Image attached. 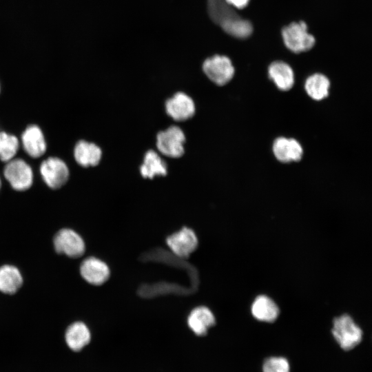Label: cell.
Returning a JSON list of instances; mask_svg holds the SVG:
<instances>
[{"mask_svg":"<svg viewBox=\"0 0 372 372\" xmlns=\"http://www.w3.org/2000/svg\"><path fill=\"white\" fill-rule=\"evenodd\" d=\"M290 161H299L301 160L303 149L300 143L294 138H289Z\"/></svg>","mask_w":372,"mask_h":372,"instance_id":"24","label":"cell"},{"mask_svg":"<svg viewBox=\"0 0 372 372\" xmlns=\"http://www.w3.org/2000/svg\"><path fill=\"white\" fill-rule=\"evenodd\" d=\"M186 137L183 130L178 126L172 125L156 135V148L163 155L178 158L185 154Z\"/></svg>","mask_w":372,"mask_h":372,"instance_id":"3","label":"cell"},{"mask_svg":"<svg viewBox=\"0 0 372 372\" xmlns=\"http://www.w3.org/2000/svg\"><path fill=\"white\" fill-rule=\"evenodd\" d=\"M23 283L19 270L12 265H3L0 267V291L8 294L17 291Z\"/></svg>","mask_w":372,"mask_h":372,"instance_id":"18","label":"cell"},{"mask_svg":"<svg viewBox=\"0 0 372 372\" xmlns=\"http://www.w3.org/2000/svg\"><path fill=\"white\" fill-rule=\"evenodd\" d=\"M2 185V178L0 177V189Z\"/></svg>","mask_w":372,"mask_h":372,"instance_id":"26","label":"cell"},{"mask_svg":"<svg viewBox=\"0 0 372 372\" xmlns=\"http://www.w3.org/2000/svg\"><path fill=\"white\" fill-rule=\"evenodd\" d=\"M329 87L330 82L328 78L318 73L309 76L304 84L307 94L316 101H320L326 98L329 94Z\"/></svg>","mask_w":372,"mask_h":372,"instance_id":"19","label":"cell"},{"mask_svg":"<svg viewBox=\"0 0 372 372\" xmlns=\"http://www.w3.org/2000/svg\"><path fill=\"white\" fill-rule=\"evenodd\" d=\"M21 147L32 158H40L46 152L47 143L41 128L37 125H28L20 137Z\"/></svg>","mask_w":372,"mask_h":372,"instance_id":"9","label":"cell"},{"mask_svg":"<svg viewBox=\"0 0 372 372\" xmlns=\"http://www.w3.org/2000/svg\"><path fill=\"white\" fill-rule=\"evenodd\" d=\"M307 29L303 21L292 23L284 28L282 35L287 48L296 53L310 50L315 43V39Z\"/></svg>","mask_w":372,"mask_h":372,"instance_id":"6","label":"cell"},{"mask_svg":"<svg viewBox=\"0 0 372 372\" xmlns=\"http://www.w3.org/2000/svg\"><path fill=\"white\" fill-rule=\"evenodd\" d=\"M165 109L167 114L176 121H185L196 113V105L192 98L183 92L175 93L166 100Z\"/></svg>","mask_w":372,"mask_h":372,"instance_id":"7","label":"cell"},{"mask_svg":"<svg viewBox=\"0 0 372 372\" xmlns=\"http://www.w3.org/2000/svg\"><path fill=\"white\" fill-rule=\"evenodd\" d=\"M80 272L85 281L94 285L103 284L110 276L107 265L94 257L87 258L82 262Z\"/></svg>","mask_w":372,"mask_h":372,"instance_id":"12","label":"cell"},{"mask_svg":"<svg viewBox=\"0 0 372 372\" xmlns=\"http://www.w3.org/2000/svg\"><path fill=\"white\" fill-rule=\"evenodd\" d=\"M202 68L206 76L219 86L228 83L234 75V67L226 56L214 55L207 58Z\"/></svg>","mask_w":372,"mask_h":372,"instance_id":"5","label":"cell"},{"mask_svg":"<svg viewBox=\"0 0 372 372\" xmlns=\"http://www.w3.org/2000/svg\"><path fill=\"white\" fill-rule=\"evenodd\" d=\"M20 147L21 142L17 136L0 131V161L6 163L14 158Z\"/></svg>","mask_w":372,"mask_h":372,"instance_id":"20","label":"cell"},{"mask_svg":"<svg viewBox=\"0 0 372 372\" xmlns=\"http://www.w3.org/2000/svg\"><path fill=\"white\" fill-rule=\"evenodd\" d=\"M3 176L15 191L24 192L33 183V171L31 166L21 158H14L5 163Z\"/></svg>","mask_w":372,"mask_h":372,"instance_id":"2","label":"cell"},{"mask_svg":"<svg viewBox=\"0 0 372 372\" xmlns=\"http://www.w3.org/2000/svg\"><path fill=\"white\" fill-rule=\"evenodd\" d=\"M140 174L144 178L153 179L156 176H166L167 165L153 149L147 151L140 167Z\"/></svg>","mask_w":372,"mask_h":372,"instance_id":"16","label":"cell"},{"mask_svg":"<svg viewBox=\"0 0 372 372\" xmlns=\"http://www.w3.org/2000/svg\"><path fill=\"white\" fill-rule=\"evenodd\" d=\"M270 79L282 91L290 90L294 84V74L291 68L283 61L273 62L269 67Z\"/></svg>","mask_w":372,"mask_h":372,"instance_id":"17","label":"cell"},{"mask_svg":"<svg viewBox=\"0 0 372 372\" xmlns=\"http://www.w3.org/2000/svg\"><path fill=\"white\" fill-rule=\"evenodd\" d=\"M73 156L76 164L81 167H94L103 159V149L96 143L82 139L76 143Z\"/></svg>","mask_w":372,"mask_h":372,"instance_id":"11","label":"cell"},{"mask_svg":"<svg viewBox=\"0 0 372 372\" xmlns=\"http://www.w3.org/2000/svg\"><path fill=\"white\" fill-rule=\"evenodd\" d=\"M262 372H290V365L284 357H270L265 360Z\"/></svg>","mask_w":372,"mask_h":372,"instance_id":"22","label":"cell"},{"mask_svg":"<svg viewBox=\"0 0 372 372\" xmlns=\"http://www.w3.org/2000/svg\"><path fill=\"white\" fill-rule=\"evenodd\" d=\"M251 311L255 319L270 323L276 320L280 313L277 304L266 295H259L254 299Z\"/></svg>","mask_w":372,"mask_h":372,"instance_id":"14","label":"cell"},{"mask_svg":"<svg viewBox=\"0 0 372 372\" xmlns=\"http://www.w3.org/2000/svg\"><path fill=\"white\" fill-rule=\"evenodd\" d=\"M65 338L71 350L79 351L90 342L91 333L85 323L76 322L68 327Z\"/></svg>","mask_w":372,"mask_h":372,"instance_id":"15","label":"cell"},{"mask_svg":"<svg viewBox=\"0 0 372 372\" xmlns=\"http://www.w3.org/2000/svg\"><path fill=\"white\" fill-rule=\"evenodd\" d=\"M54 245L56 252L71 258L81 256L85 249L83 238L70 229H63L56 234Z\"/></svg>","mask_w":372,"mask_h":372,"instance_id":"8","label":"cell"},{"mask_svg":"<svg viewBox=\"0 0 372 372\" xmlns=\"http://www.w3.org/2000/svg\"><path fill=\"white\" fill-rule=\"evenodd\" d=\"M273 152L279 161L282 163L291 162L289 138L285 137L277 138L273 143Z\"/></svg>","mask_w":372,"mask_h":372,"instance_id":"23","label":"cell"},{"mask_svg":"<svg viewBox=\"0 0 372 372\" xmlns=\"http://www.w3.org/2000/svg\"><path fill=\"white\" fill-rule=\"evenodd\" d=\"M39 172L43 183L51 189H58L64 186L70 175L67 164L54 156L48 157L41 161Z\"/></svg>","mask_w":372,"mask_h":372,"instance_id":"4","label":"cell"},{"mask_svg":"<svg viewBox=\"0 0 372 372\" xmlns=\"http://www.w3.org/2000/svg\"><path fill=\"white\" fill-rule=\"evenodd\" d=\"M331 333L340 348L350 351L358 346L362 339V330L348 314L333 319Z\"/></svg>","mask_w":372,"mask_h":372,"instance_id":"1","label":"cell"},{"mask_svg":"<svg viewBox=\"0 0 372 372\" xmlns=\"http://www.w3.org/2000/svg\"><path fill=\"white\" fill-rule=\"evenodd\" d=\"M224 30L229 34L239 38H245L252 32L249 21L241 19H229L223 23Z\"/></svg>","mask_w":372,"mask_h":372,"instance_id":"21","label":"cell"},{"mask_svg":"<svg viewBox=\"0 0 372 372\" xmlns=\"http://www.w3.org/2000/svg\"><path fill=\"white\" fill-rule=\"evenodd\" d=\"M187 325L197 336H205L216 324V318L212 311L206 307L194 309L187 317Z\"/></svg>","mask_w":372,"mask_h":372,"instance_id":"13","label":"cell"},{"mask_svg":"<svg viewBox=\"0 0 372 372\" xmlns=\"http://www.w3.org/2000/svg\"><path fill=\"white\" fill-rule=\"evenodd\" d=\"M167 244L172 251L178 257L189 256L198 246V239L193 230L183 227L167 237Z\"/></svg>","mask_w":372,"mask_h":372,"instance_id":"10","label":"cell"},{"mask_svg":"<svg viewBox=\"0 0 372 372\" xmlns=\"http://www.w3.org/2000/svg\"><path fill=\"white\" fill-rule=\"evenodd\" d=\"M229 3L238 8H242L247 6L249 0H226Z\"/></svg>","mask_w":372,"mask_h":372,"instance_id":"25","label":"cell"}]
</instances>
